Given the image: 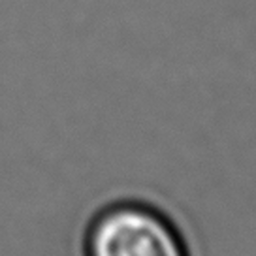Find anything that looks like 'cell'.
Segmentation results:
<instances>
[{"instance_id":"6da1fadb","label":"cell","mask_w":256,"mask_h":256,"mask_svg":"<svg viewBox=\"0 0 256 256\" xmlns=\"http://www.w3.org/2000/svg\"><path fill=\"white\" fill-rule=\"evenodd\" d=\"M85 256H190L176 224L140 202H117L90 220Z\"/></svg>"}]
</instances>
